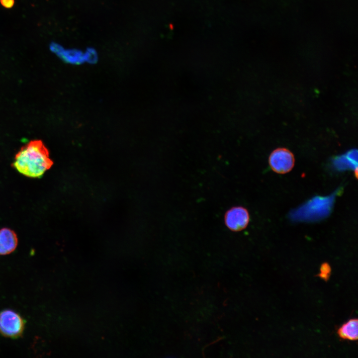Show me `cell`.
<instances>
[{"mask_svg": "<svg viewBox=\"0 0 358 358\" xmlns=\"http://www.w3.org/2000/svg\"><path fill=\"white\" fill-rule=\"evenodd\" d=\"M49 152L41 140H33L15 155L12 167L22 175L40 178L52 166Z\"/></svg>", "mask_w": 358, "mask_h": 358, "instance_id": "1", "label": "cell"}, {"mask_svg": "<svg viewBox=\"0 0 358 358\" xmlns=\"http://www.w3.org/2000/svg\"><path fill=\"white\" fill-rule=\"evenodd\" d=\"M25 322L17 312L10 309L0 312V333L4 337L17 338L22 334Z\"/></svg>", "mask_w": 358, "mask_h": 358, "instance_id": "2", "label": "cell"}, {"mask_svg": "<svg viewBox=\"0 0 358 358\" xmlns=\"http://www.w3.org/2000/svg\"><path fill=\"white\" fill-rule=\"evenodd\" d=\"M295 159L292 153L285 148H278L273 150L268 158L271 169L279 174H285L292 170Z\"/></svg>", "mask_w": 358, "mask_h": 358, "instance_id": "3", "label": "cell"}, {"mask_svg": "<svg viewBox=\"0 0 358 358\" xmlns=\"http://www.w3.org/2000/svg\"><path fill=\"white\" fill-rule=\"evenodd\" d=\"M250 215L248 210L242 206L233 207L225 213L224 221L226 226L233 231H241L248 226Z\"/></svg>", "mask_w": 358, "mask_h": 358, "instance_id": "4", "label": "cell"}, {"mask_svg": "<svg viewBox=\"0 0 358 358\" xmlns=\"http://www.w3.org/2000/svg\"><path fill=\"white\" fill-rule=\"evenodd\" d=\"M51 51L65 63L80 65L85 63L84 52L76 49H65L61 45L52 42L50 45Z\"/></svg>", "mask_w": 358, "mask_h": 358, "instance_id": "5", "label": "cell"}, {"mask_svg": "<svg viewBox=\"0 0 358 358\" xmlns=\"http://www.w3.org/2000/svg\"><path fill=\"white\" fill-rule=\"evenodd\" d=\"M18 244V238L14 231L7 228L0 229V255L13 252Z\"/></svg>", "mask_w": 358, "mask_h": 358, "instance_id": "6", "label": "cell"}, {"mask_svg": "<svg viewBox=\"0 0 358 358\" xmlns=\"http://www.w3.org/2000/svg\"><path fill=\"white\" fill-rule=\"evenodd\" d=\"M337 333L341 338L350 341L358 339V321L357 319H351L342 325L338 330Z\"/></svg>", "mask_w": 358, "mask_h": 358, "instance_id": "7", "label": "cell"}, {"mask_svg": "<svg viewBox=\"0 0 358 358\" xmlns=\"http://www.w3.org/2000/svg\"><path fill=\"white\" fill-rule=\"evenodd\" d=\"M85 62L94 64L98 61V55L96 50L93 48H87L84 53Z\"/></svg>", "mask_w": 358, "mask_h": 358, "instance_id": "8", "label": "cell"}, {"mask_svg": "<svg viewBox=\"0 0 358 358\" xmlns=\"http://www.w3.org/2000/svg\"><path fill=\"white\" fill-rule=\"evenodd\" d=\"M331 272V268L329 264L327 263H324L321 265L320 273L318 276L325 281H327L330 278Z\"/></svg>", "mask_w": 358, "mask_h": 358, "instance_id": "9", "label": "cell"}, {"mask_svg": "<svg viewBox=\"0 0 358 358\" xmlns=\"http://www.w3.org/2000/svg\"><path fill=\"white\" fill-rule=\"evenodd\" d=\"M0 3L6 8H11L14 2V0H0Z\"/></svg>", "mask_w": 358, "mask_h": 358, "instance_id": "10", "label": "cell"}]
</instances>
